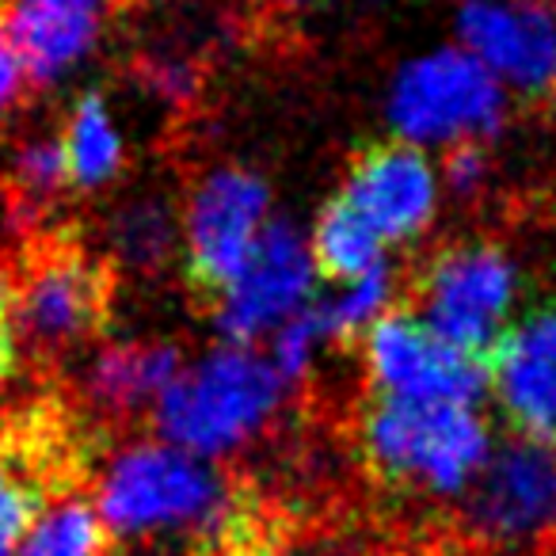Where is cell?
<instances>
[{
	"label": "cell",
	"instance_id": "6da1fadb",
	"mask_svg": "<svg viewBox=\"0 0 556 556\" xmlns=\"http://www.w3.org/2000/svg\"><path fill=\"white\" fill-rule=\"evenodd\" d=\"M343 439L363 484L396 503L462 495L488 462V427L472 408L396 401L370 389L351 404Z\"/></svg>",
	"mask_w": 556,
	"mask_h": 556
},
{
	"label": "cell",
	"instance_id": "7a4b0ae2",
	"mask_svg": "<svg viewBox=\"0 0 556 556\" xmlns=\"http://www.w3.org/2000/svg\"><path fill=\"white\" fill-rule=\"evenodd\" d=\"M9 287L16 336L39 370L100 340L115 320L118 267L85 244L73 225H47L12 252Z\"/></svg>",
	"mask_w": 556,
	"mask_h": 556
},
{
	"label": "cell",
	"instance_id": "3957f363",
	"mask_svg": "<svg viewBox=\"0 0 556 556\" xmlns=\"http://www.w3.org/2000/svg\"><path fill=\"white\" fill-rule=\"evenodd\" d=\"M240 484V469H217L168 442H130L96 472V510L115 533L191 530L199 545H217L237 510Z\"/></svg>",
	"mask_w": 556,
	"mask_h": 556
},
{
	"label": "cell",
	"instance_id": "277c9868",
	"mask_svg": "<svg viewBox=\"0 0 556 556\" xmlns=\"http://www.w3.org/2000/svg\"><path fill=\"white\" fill-rule=\"evenodd\" d=\"M442 538L477 556H556V450L507 439L446 510Z\"/></svg>",
	"mask_w": 556,
	"mask_h": 556
},
{
	"label": "cell",
	"instance_id": "5b68a950",
	"mask_svg": "<svg viewBox=\"0 0 556 556\" xmlns=\"http://www.w3.org/2000/svg\"><path fill=\"white\" fill-rule=\"evenodd\" d=\"M396 305L488 366L495 343L515 325L518 263L495 237L450 240L408 270Z\"/></svg>",
	"mask_w": 556,
	"mask_h": 556
},
{
	"label": "cell",
	"instance_id": "8992f818",
	"mask_svg": "<svg viewBox=\"0 0 556 556\" xmlns=\"http://www.w3.org/2000/svg\"><path fill=\"white\" fill-rule=\"evenodd\" d=\"M282 374L252 348H217L184 370L156 404V431L194 457H222L260 439L282 404Z\"/></svg>",
	"mask_w": 556,
	"mask_h": 556
},
{
	"label": "cell",
	"instance_id": "52a82bcc",
	"mask_svg": "<svg viewBox=\"0 0 556 556\" xmlns=\"http://www.w3.org/2000/svg\"><path fill=\"white\" fill-rule=\"evenodd\" d=\"M270 191L255 172L222 164L187 194L184 214V287L202 313H217L267 225Z\"/></svg>",
	"mask_w": 556,
	"mask_h": 556
},
{
	"label": "cell",
	"instance_id": "ba28073f",
	"mask_svg": "<svg viewBox=\"0 0 556 556\" xmlns=\"http://www.w3.org/2000/svg\"><path fill=\"white\" fill-rule=\"evenodd\" d=\"M503 80L465 47L408 62L389 92V123L404 141H484L503 130Z\"/></svg>",
	"mask_w": 556,
	"mask_h": 556
},
{
	"label": "cell",
	"instance_id": "9c48e42d",
	"mask_svg": "<svg viewBox=\"0 0 556 556\" xmlns=\"http://www.w3.org/2000/svg\"><path fill=\"white\" fill-rule=\"evenodd\" d=\"M363 366V389L396 401L472 404L488 389V366L434 336L408 309H389L370 325L355 348Z\"/></svg>",
	"mask_w": 556,
	"mask_h": 556
},
{
	"label": "cell",
	"instance_id": "30bf717a",
	"mask_svg": "<svg viewBox=\"0 0 556 556\" xmlns=\"http://www.w3.org/2000/svg\"><path fill=\"white\" fill-rule=\"evenodd\" d=\"M488 389L518 439L556 446V263L488 358Z\"/></svg>",
	"mask_w": 556,
	"mask_h": 556
},
{
	"label": "cell",
	"instance_id": "8fae6325",
	"mask_svg": "<svg viewBox=\"0 0 556 556\" xmlns=\"http://www.w3.org/2000/svg\"><path fill=\"white\" fill-rule=\"evenodd\" d=\"M313 290V260L302 232L287 222L263 225L244 275L214 313V325L232 348H252L270 328H282Z\"/></svg>",
	"mask_w": 556,
	"mask_h": 556
},
{
	"label": "cell",
	"instance_id": "7c38bea8",
	"mask_svg": "<svg viewBox=\"0 0 556 556\" xmlns=\"http://www.w3.org/2000/svg\"><path fill=\"white\" fill-rule=\"evenodd\" d=\"M462 47L503 85L545 92L556 85V16L541 0H465Z\"/></svg>",
	"mask_w": 556,
	"mask_h": 556
},
{
	"label": "cell",
	"instance_id": "4fadbf2b",
	"mask_svg": "<svg viewBox=\"0 0 556 556\" xmlns=\"http://www.w3.org/2000/svg\"><path fill=\"white\" fill-rule=\"evenodd\" d=\"M340 194L374 225L381 240H412L431 225L439 184L419 146L396 138L358 149Z\"/></svg>",
	"mask_w": 556,
	"mask_h": 556
},
{
	"label": "cell",
	"instance_id": "5bb4252c",
	"mask_svg": "<svg viewBox=\"0 0 556 556\" xmlns=\"http://www.w3.org/2000/svg\"><path fill=\"white\" fill-rule=\"evenodd\" d=\"M179 374H184V348L172 340L108 343L88 366L80 404L111 434L138 419L153 401H161Z\"/></svg>",
	"mask_w": 556,
	"mask_h": 556
},
{
	"label": "cell",
	"instance_id": "9a60e30c",
	"mask_svg": "<svg viewBox=\"0 0 556 556\" xmlns=\"http://www.w3.org/2000/svg\"><path fill=\"white\" fill-rule=\"evenodd\" d=\"M111 0H4L0 27L35 85L70 73L100 39V20Z\"/></svg>",
	"mask_w": 556,
	"mask_h": 556
},
{
	"label": "cell",
	"instance_id": "2e32d148",
	"mask_svg": "<svg viewBox=\"0 0 556 556\" xmlns=\"http://www.w3.org/2000/svg\"><path fill=\"white\" fill-rule=\"evenodd\" d=\"M386 240L374 232V225L351 206L343 194H332L325 202L313 229V255L317 270L332 282H363L366 275L386 267Z\"/></svg>",
	"mask_w": 556,
	"mask_h": 556
},
{
	"label": "cell",
	"instance_id": "e0dca14e",
	"mask_svg": "<svg viewBox=\"0 0 556 556\" xmlns=\"http://www.w3.org/2000/svg\"><path fill=\"white\" fill-rule=\"evenodd\" d=\"M62 146L65 161H70V184L80 191H96L123 172V141H118L115 118L100 92H85L73 103Z\"/></svg>",
	"mask_w": 556,
	"mask_h": 556
},
{
	"label": "cell",
	"instance_id": "ac0fdd59",
	"mask_svg": "<svg viewBox=\"0 0 556 556\" xmlns=\"http://www.w3.org/2000/svg\"><path fill=\"white\" fill-rule=\"evenodd\" d=\"M54 503V492L31 457L0 427V556H9L12 545L27 538Z\"/></svg>",
	"mask_w": 556,
	"mask_h": 556
},
{
	"label": "cell",
	"instance_id": "d6986e66",
	"mask_svg": "<svg viewBox=\"0 0 556 556\" xmlns=\"http://www.w3.org/2000/svg\"><path fill=\"white\" fill-rule=\"evenodd\" d=\"M108 548L111 538L100 510L80 495H70L35 522L16 556H108Z\"/></svg>",
	"mask_w": 556,
	"mask_h": 556
},
{
	"label": "cell",
	"instance_id": "ffe728a7",
	"mask_svg": "<svg viewBox=\"0 0 556 556\" xmlns=\"http://www.w3.org/2000/svg\"><path fill=\"white\" fill-rule=\"evenodd\" d=\"M172 240H176V229H172L168 206L156 199H141L118 210V217L111 222V252H115L111 260L141 275H156L168 263Z\"/></svg>",
	"mask_w": 556,
	"mask_h": 556
},
{
	"label": "cell",
	"instance_id": "44dd1931",
	"mask_svg": "<svg viewBox=\"0 0 556 556\" xmlns=\"http://www.w3.org/2000/svg\"><path fill=\"white\" fill-rule=\"evenodd\" d=\"M12 187L20 191V199L35 210L47 214L58 202V194L70 187V161H65L62 138H35L24 141L12 156Z\"/></svg>",
	"mask_w": 556,
	"mask_h": 556
},
{
	"label": "cell",
	"instance_id": "7402d4cb",
	"mask_svg": "<svg viewBox=\"0 0 556 556\" xmlns=\"http://www.w3.org/2000/svg\"><path fill=\"white\" fill-rule=\"evenodd\" d=\"M442 176H446V187L457 194V199H472L480 194L488 179V153L484 141H454L442 156Z\"/></svg>",
	"mask_w": 556,
	"mask_h": 556
},
{
	"label": "cell",
	"instance_id": "603a6c76",
	"mask_svg": "<svg viewBox=\"0 0 556 556\" xmlns=\"http://www.w3.org/2000/svg\"><path fill=\"white\" fill-rule=\"evenodd\" d=\"M20 363V336L16 317H12V287H9V267L0 263V393L12 381Z\"/></svg>",
	"mask_w": 556,
	"mask_h": 556
},
{
	"label": "cell",
	"instance_id": "cb8c5ba5",
	"mask_svg": "<svg viewBox=\"0 0 556 556\" xmlns=\"http://www.w3.org/2000/svg\"><path fill=\"white\" fill-rule=\"evenodd\" d=\"M146 77H149V88L161 92L164 100H172V103H187L199 92L194 73L187 70L184 62H146Z\"/></svg>",
	"mask_w": 556,
	"mask_h": 556
},
{
	"label": "cell",
	"instance_id": "d4e9b609",
	"mask_svg": "<svg viewBox=\"0 0 556 556\" xmlns=\"http://www.w3.org/2000/svg\"><path fill=\"white\" fill-rule=\"evenodd\" d=\"M401 556H477V553H465V548L450 545L439 526H434V518L424 515L416 522H408V541H404Z\"/></svg>",
	"mask_w": 556,
	"mask_h": 556
},
{
	"label": "cell",
	"instance_id": "484cf974",
	"mask_svg": "<svg viewBox=\"0 0 556 556\" xmlns=\"http://www.w3.org/2000/svg\"><path fill=\"white\" fill-rule=\"evenodd\" d=\"M20 80H24V65L16 58V47L9 42L4 27H0V115L12 108V100L20 96Z\"/></svg>",
	"mask_w": 556,
	"mask_h": 556
},
{
	"label": "cell",
	"instance_id": "4316f807",
	"mask_svg": "<svg viewBox=\"0 0 556 556\" xmlns=\"http://www.w3.org/2000/svg\"><path fill=\"white\" fill-rule=\"evenodd\" d=\"M187 556H252V553H240V548H225V545H199Z\"/></svg>",
	"mask_w": 556,
	"mask_h": 556
},
{
	"label": "cell",
	"instance_id": "83f0119b",
	"mask_svg": "<svg viewBox=\"0 0 556 556\" xmlns=\"http://www.w3.org/2000/svg\"><path fill=\"white\" fill-rule=\"evenodd\" d=\"M282 4H313V0H282Z\"/></svg>",
	"mask_w": 556,
	"mask_h": 556
},
{
	"label": "cell",
	"instance_id": "f1b7e54d",
	"mask_svg": "<svg viewBox=\"0 0 556 556\" xmlns=\"http://www.w3.org/2000/svg\"><path fill=\"white\" fill-rule=\"evenodd\" d=\"M541 4H545V0H541Z\"/></svg>",
	"mask_w": 556,
	"mask_h": 556
}]
</instances>
